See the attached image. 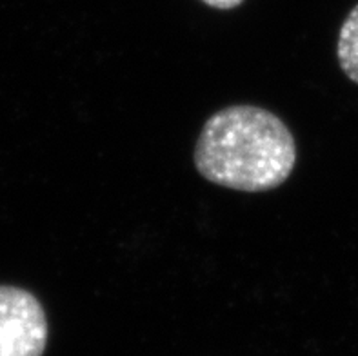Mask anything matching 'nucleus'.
<instances>
[{"label": "nucleus", "instance_id": "obj_1", "mask_svg": "<svg viewBox=\"0 0 358 356\" xmlns=\"http://www.w3.org/2000/svg\"><path fill=\"white\" fill-rule=\"evenodd\" d=\"M296 142L277 115L257 106H229L204 124L195 148L196 171L236 191H271L289 178Z\"/></svg>", "mask_w": 358, "mask_h": 356}, {"label": "nucleus", "instance_id": "obj_3", "mask_svg": "<svg viewBox=\"0 0 358 356\" xmlns=\"http://www.w3.org/2000/svg\"><path fill=\"white\" fill-rule=\"evenodd\" d=\"M336 59L345 77L358 84V4L351 9L341 27Z\"/></svg>", "mask_w": 358, "mask_h": 356}, {"label": "nucleus", "instance_id": "obj_4", "mask_svg": "<svg viewBox=\"0 0 358 356\" xmlns=\"http://www.w3.org/2000/svg\"><path fill=\"white\" fill-rule=\"evenodd\" d=\"M200 2H204L209 8L215 9H233L238 8L244 0H200Z\"/></svg>", "mask_w": 358, "mask_h": 356}, {"label": "nucleus", "instance_id": "obj_2", "mask_svg": "<svg viewBox=\"0 0 358 356\" xmlns=\"http://www.w3.org/2000/svg\"><path fill=\"white\" fill-rule=\"evenodd\" d=\"M45 343L48 318L35 294L0 285V356H42Z\"/></svg>", "mask_w": 358, "mask_h": 356}]
</instances>
